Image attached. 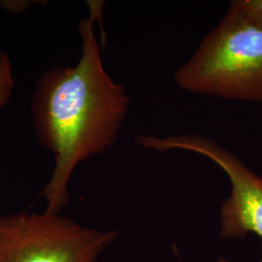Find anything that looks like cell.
<instances>
[{
  "mask_svg": "<svg viewBox=\"0 0 262 262\" xmlns=\"http://www.w3.org/2000/svg\"><path fill=\"white\" fill-rule=\"evenodd\" d=\"M79 23L82 54L74 66H58L40 76L31 99L39 142L55 156L42 195L46 211L59 214L69 201L68 184L78 164L112 148L127 116L130 97L105 70L94 33L100 6Z\"/></svg>",
  "mask_w": 262,
  "mask_h": 262,
  "instance_id": "1",
  "label": "cell"
},
{
  "mask_svg": "<svg viewBox=\"0 0 262 262\" xmlns=\"http://www.w3.org/2000/svg\"><path fill=\"white\" fill-rule=\"evenodd\" d=\"M174 82L191 94L262 103V26L229 6Z\"/></svg>",
  "mask_w": 262,
  "mask_h": 262,
  "instance_id": "2",
  "label": "cell"
},
{
  "mask_svg": "<svg viewBox=\"0 0 262 262\" xmlns=\"http://www.w3.org/2000/svg\"><path fill=\"white\" fill-rule=\"evenodd\" d=\"M118 236L48 211L0 215V262H96Z\"/></svg>",
  "mask_w": 262,
  "mask_h": 262,
  "instance_id": "3",
  "label": "cell"
},
{
  "mask_svg": "<svg viewBox=\"0 0 262 262\" xmlns=\"http://www.w3.org/2000/svg\"><path fill=\"white\" fill-rule=\"evenodd\" d=\"M144 149L165 152L185 150L213 161L229 179L231 191L220 209V237L225 240L244 239L251 233L262 239V178L241 159L215 140L199 134L166 136L135 135ZM215 262H227L220 258ZM258 262H262V258Z\"/></svg>",
  "mask_w": 262,
  "mask_h": 262,
  "instance_id": "4",
  "label": "cell"
},
{
  "mask_svg": "<svg viewBox=\"0 0 262 262\" xmlns=\"http://www.w3.org/2000/svg\"><path fill=\"white\" fill-rule=\"evenodd\" d=\"M15 80L8 55L0 48V109L9 102Z\"/></svg>",
  "mask_w": 262,
  "mask_h": 262,
  "instance_id": "5",
  "label": "cell"
},
{
  "mask_svg": "<svg viewBox=\"0 0 262 262\" xmlns=\"http://www.w3.org/2000/svg\"><path fill=\"white\" fill-rule=\"evenodd\" d=\"M229 6L262 26V0H234Z\"/></svg>",
  "mask_w": 262,
  "mask_h": 262,
  "instance_id": "6",
  "label": "cell"
}]
</instances>
